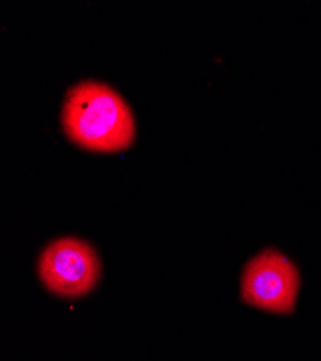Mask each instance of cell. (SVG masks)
I'll list each match as a JSON object with an SVG mask.
<instances>
[{"instance_id":"cell-1","label":"cell","mask_w":321,"mask_h":361,"mask_svg":"<svg viewBox=\"0 0 321 361\" xmlns=\"http://www.w3.org/2000/svg\"><path fill=\"white\" fill-rule=\"evenodd\" d=\"M61 118L67 136L93 152H119L135 140L131 107L103 82L83 81L74 85L66 96Z\"/></svg>"},{"instance_id":"cell-2","label":"cell","mask_w":321,"mask_h":361,"mask_svg":"<svg viewBox=\"0 0 321 361\" xmlns=\"http://www.w3.org/2000/svg\"><path fill=\"white\" fill-rule=\"evenodd\" d=\"M301 288L297 266L275 249L262 250L245 266L241 293L253 308L291 315L296 310Z\"/></svg>"},{"instance_id":"cell-3","label":"cell","mask_w":321,"mask_h":361,"mask_svg":"<svg viewBox=\"0 0 321 361\" xmlns=\"http://www.w3.org/2000/svg\"><path fill=\"white\" fill-rule=\"evenodd\" d=\"M38 274L49 292L63 298H80L99 283L102 263L96 250L84 240L63 237L44 249Z\"/></svg>"}]
</instances>
